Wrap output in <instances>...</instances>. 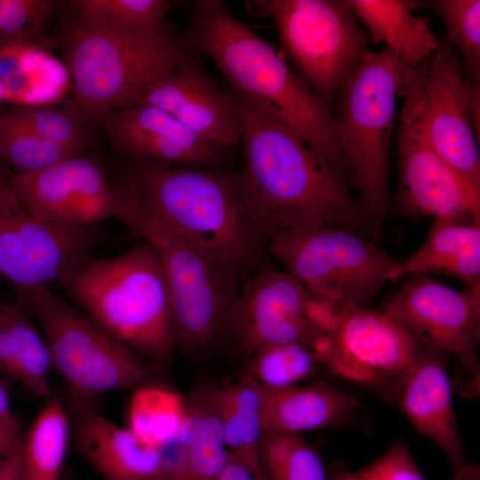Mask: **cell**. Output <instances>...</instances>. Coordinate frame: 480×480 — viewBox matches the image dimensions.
<instances>
[{
	"label": "cell",
	"mask_w": 480,
	"mask_h": 480,
	"mask_svg": "<svg viewBox=\"0 0 480 480\" xmlns=\"http://www.w3.org/2000/svg\"><path fill=\"white\" fill-rule=\"evenodd\" d=\"M233 92L241 127L240 172L252 218L267 239L322 226L345 228L365 237L380 236L349 187L318 163L281 116Z\"/></svg>",
	"instance_id": "1"
},
{
	"label": "cell",
	"mask_w": 480,
	"mask_h": 480,
	"mask_svg": "<svg viewBox=\"0 0 480 480\" xmlns=\"http://www.w3.org/2000/svg\"><path fill=\"white\" fill-rule=\"evenodd\" d=\"M134 218L223 259L245 279L262 266L267 237L254 221L240 170L132 163L121 183Z\"/></svg>",
	"instance_id": "2"
},
{
	"label": "cell",
	"mask_w": 480,
	"mask_h": 480,
	"mask_svg": "<svg viewBox=\"0 0 480 480\" xmlns=\"http://www.w3.org/2000/svg\"><path fill=\"white\" fill-rule=\"evenodd\" d=\"M233 85L281 116L305 140L318 163L350 187L332 108L290 67L275 47L219 0H198L182 35Z\"/></svg>",
	"instance_id": "3"
},
{
	"label": "cell",
	"mask_w": 480,
	"mask_h": 480,
	"mask_svg": "<svg viewBox=\"0 0 480 480\" xmlns=\"http://www.w3.org/2000/svg\"><path fill=\"white\" fill-rule=\"evenodd\" d=\"M84 315L113 338L157 364L177 347L163 264L147 241L107 259H90L63 285Z\"/></svg>",
	"instance_id": "4"
},
{
	"label": "cell",
	"mask_w": 480,
	"mask_h": 480,
	"mask_svg": "<svg viewBox=\"0 0 480 480\" xmlns=\"http://www.w3.org/2000/svg\"><path fill=\"white\" fill-rule=\"evenodd\" d=\"M412 68L389 49L367 51L339 88L332 112L351 188L381 230L389 206V156L397 96Z\"/></svg>",
	"instance_id": "5"
},
{
	"label": "cell",
	"mask_w": 480,
	"mask_h": 480,
	"mask_svg": "<svg viewBox=\"0 0 480 480\" xmlns=\"http://www.w3.org/2000/svg\"><path fill=\"white\" fill-rule=\"evenodd\" d=\"M197 57L168 22L148 35L74 31L66 53L71 100L67 109L88 123L133 106L158 78Z\"/></svg>",
	"instance_id": "6"
},
{
	"label": "cell",
	"mask_w": 480,
	"mask_h": 480,
	"mask_svg": "<svg viewBox=\"0 0 480 480\" xmlns=\"http://www.w3.org/2000/svg\"><path fill=\"white\" fill-rule=\"evenodd\" d=\"M128 227L156 250L171 297L177 346L204 353L228 339L233 308L244 279L223 259L148 220Z\"/></svg>",
	"instance_id": "7"
},
{
	"label": "cell",
	"mask_w": 480,
	"mask_h": 480,
	"mask_svg": "<svg viewBox=\"0 0 480 480\" xmlns=\"http://www.w3.org/2000/svg\"><path fill=\"white\" fill-rule=\"evenodd\" d=\"M39 323L49 344L53 369L72 395L88 400L108 392L150 383V367L49 287L18 296Z\"/></svg>",
	"instance_id": "8"
},
{
	"label": "cell",
	"mask_w": 480,
	"mask_h": 480,
	"mask_svg": "<svg viewBox=\"0 0 480 480\" xmlns=\"http://www.w3.org/2000/svg\"><path fill=\"white\" fill-rule=\"evenodd\" d=\"M400 114L455 171L480 187V88L446 43L412 68Z\"/></svg>",
	"instance_id": "9"
},
{
	"label": "cell",
	"mask_w": 480,
	"mask_h": 480,
	"mask_svg": "<svg viewBox=\"0 0 480 480\" xmlns=\"http://www.w3.org/2000/svg\"><path fill=\"white\" fill-rule=\"evenodd\" d=\"M270 18L296 74L332 108L334 97L364 56L370 36L347 0H254Z\"/></svg>",
	"instance_id": "10"
},
{
	"label": "cell",
	"mask_w": 480,
	"mask_h": 480,
	"mask_svg": "<svg viewBox=\"0 0 480 480\" xmlns=\"http://www.w3.org/2000/svg\"><path fill=\"white\" fill-rule=\"evenodd\" d=\"M267 245L310 296L340 306L371 301L400 262L367 237L334 226L276 233Z\"/></svg>",
	"instance_id": "11"
},
{
	"label": "cell",
	"mask_w": 480,
	"mask_h": 480,
	"mask_svg": "<svg viewBox=\"0 0 480 480\" xmlns=\"http://www.w3.org/2000/svg\"><path fill=\"white\" fill-rule=\"evenodd\" d=\"M99 226L44 220L32 214L0 173V275L17 295L64 285L103 242Z\"/></svg>",
	"instance_id": "12"
},
{
	"label": "cell",
	"mask_w": 480,
	"mask_h": 480,
	"mask_svg": "<svg viewBox=\"0 0 480 480\" xmlns=\"http://www.w3.org/2000/svg\"><path fill=\"white\" fill-rule=\"evenodd\" d=\"M422 343L387 312L340 305L331 329L310 349L318 364L340 378L395 398Z\"/></svg>",
	"instance_id": "13"
},
{
	"label": "cell",
	"mask_w": 480,
	"mask_h": 480,
	"mask_svg": "<svg viewBox=\"0 0 480 480\" xmlns=\"http://www.w3.org/2000/svg\"><path fill=\"white\" fill-rule=\"evenodd\" d=\"M6 178L17 198L44 220L80 226L128 220L129 203L122 185H112L100 164L89 156L33 172H11Z\"/></svg>",
	"instance_id": "14"
},
{
	"label": "cell",
	"mask_w": 480,
	"mask_h": 480,
	"mask_svg": "<svg viewBox=\"0 0 480 480\" xmlns=\"http://www.w3.org/2000/svg\"><path fill=\"white\" fill-rule=\"evenodd\" d=\"M384 311L422 344L454 356L479 382V295L457 292L428 275H413L385 304Z\"/></svg>",
	"instance_id": "15"
},
{
	"label": "cell",
	"mask_w": 480,
	"mask_h": 480,
	"mask_svg": "<svg viewBox=\"0 0 480 480\" xmlns=\"http://www.w3.org/2000/svg\"><path fill=\"white\" fill-rule=\"evenodd\" d=\"M310 297L292 275L262 265L241 284L228 339L247 358L270 345L299 343L310 348L322 334L308 316Z\"/></svg>",
	"instance_id": "16"
},
{
	"label": "cell",
	"mask_w": 480,
	"mask_h": 480,
	"mask_svg": "<svg viewBox=\"0 0 480 480\" xmlns=\"http://www.w3.org/2000/svg\"><path fill=\"white\" fill-rule=\"evenodd\" d=\"M100 122L112 145L132 163L217 169L228 161L229 148L218 145L149 105L109 112Z\"/></svg>",
	"instance_id": "17"
},
{
	"label": "cell",
	"mask_w": 480,
	"mask_h": 480,
	"mask_svg": "<svg viewBox=\"0 0 480 480\" xmlns=\"http://www.w3.org/2000/svg\"><path fill=\"white\" fill-rule=\"evenodd\" d=\"M396 146L399 185L396 204L404 214L480 221V187L449 165L404 121L397 132Z\"/></svg>",
	"instance_id": "18"
},
{
	"label": "cell",
	"mask_w": 480,
	"mask_h": 480,
	"mask_svg": "<svg viewBox=\"0 0 480 480\" xmlns=\"http://www.w3.org/2000/svg\"><path fill=\"white\" fill-rule=\"evenodd\" d=\"M134 105L156 107L225 148L240 142L236 95L216 86L201 67L198 56L152 83Z\"/></svg>",
	"instance_id": "19"
},
{
	"label": "cell",
	"mask_w": 480,
	"mask_h": 480,
	"mask_svg": "<svg viewBox=\"0 0 480 480\" xmlns=\"http://www.w3.org/2000/svg\"><path fill=\"white\" fill-rule=\"evenodd\" d=\"M396 400L416 430L443 452L452 471L468 462L453 407L446 354L422 344Z\"/></svg>",
	"instance_id": "20"
},
{
	"label": "cell",
	"mask_w": 480,
	"mask_h": 480,
	"mask_svg": "<svg viewBox=\"0 0 480 480\" xmlns=\"http://www.w3.org/2000/svg\"><path fill=\"white\" fill-rule=\"evenodd\" d=\"M216 390L217 387L202 384L185 396L180 432L159 450L164 463L163 480H218L228 463Z\"/></svg>",
	"instance_id": "21"
},
{
	"label": "cell",
	"mask_w": 480,
	"mask_h": 480,
	"mask_svg": "<svg viewBox=\"0 0 480 480\" xmlns=\"http://www.w3.org/2000/svg\"><path fill=\"white\" fill-rule=\"evenodd\" d=\"M364 412L359 399L324 381L281 388H264V431L300 433L348 428L360 423Z\"/></svg>",
	"instance_id": "22"
},
{
	"label": "cell",
	"mask_w": 480,
	"mask_h": 480,
	"mask_svg": "<svg viewBox=\"0 0 480 480\" xmlns=\"http://www.w3.org/2000/svg\"><path fill=\"white\" fill-rule=\"evenodd\" d=\"M440 274L461 280L480 296V221L437 217L421 246L389 272L388 281L405 275Z\"/></svg>",
	"instance_id": "23"
},
{
	"label": "cell",
	"mask_w": 480,
	"mask_h": 480,
	"mask_svg": "<svg viewBox=\"0 0 480 480\" xmlns=\"http://www.w3.org/2000/svg\"><path fill=\"white\" fill-rule=\"evenodd\" d=\"M79 444L84 458L105 480L164 478L161 452L144 444L127 428L100 414L84 417Z\"/></svg>",
	"instance_id": "24"
},
{
	"label": "cell",
	"mask_w": 480,
	"mask_h": 480,
	"mask_svg": "<svg viewBox=\"0 0 480 480\" xmlns=\"http://www.w3.org/2000/svg\"><path fill=\"white\" fill-rule=\"evenodd\" d=\"M347 1L356 17L368 28V36L375 42H383L411 68L429 58L440 46L428 19L416 14L421 1Z\"/></svg>",
	"instance_id": "25"
},
{
	"label": "cell",
	"mask_w": 480,
	"mask_h": 480,
	"mask_svg": "<svg viewBox=\"0 0 480 480\" xmlns=\"http://www.w3.org/2000/svg\"><path fill=\"white\" fill-rule=\"evenodd\" d=\"M44 47L20 43L0 45L4 100L19 107H52L69 92L64 62Z\"/></svg>",
	"instance_id": "26"
},
{
	"label": "cell",
	"mask_w": 480,
	"mask_h": 480,
	"mask_svg": "<svg viewBox=\"0 0 480 480\" xmlns=\"http://www.w3.org/2000/svg\"><path fill=\"white\" fill-rule=\"evenodd\" d=\"M0 369L34 395L51 397L52 352L19 300L0 304Z\"/></svg>",
	"instance_id": "27"
},
{
	"label": "cell",
	"mask_w": 480,
	"mask_h": 480,
	"mask_svg": "<svg viewBox=\"0 0 480 480\" xmlns=\"http://www.w3.org/2000/svg\"><path fill=\"white\" fill-rule=\"evenodd\" d=\"M264 388L249 375L217 388L216 404L229 455L255 476H264L259 456Z\"/></svg>",
	"instance_id": "28"
},
{
	"label": "cell",
	"mask_w": 480,
	"mask_h": 480,
	"mask_svg": "<svg viewBox=\"0 0 480 480\" xmlns=\"http://www.w3.org/2000/svg\"><path fill=\"white\" fill-rule=\"evenodd\" d=\"M185 417V396L150 382L133 389L127 428L144 444L160 450L179 435Z\"/></svg>",
	"instance_id": "29"
},
{
	"label": "cell",
	"mask_w": 480,
	"mask_h": 480,
	"mask_svg": "<svg viewBox=\"0 0 480 480\" xmlns=\"http://www.w3.org/2000/svg\"><path fill=\"white\" fill-rule=\"evenodd\" d=\"M69 441V420L62 403L48 398L21 440L28 480H61Z\"/></svg>",
	"instance_id": "30"
},
{
	"label": "cell",
	"mask_w": 480,
	"mask_h": 480,
	"mask_svg": "<svg viewBox=\"0 0 480 480\" xmlns=\"http://www.w3.org/2000/svg\"><path fill=\"white\" fill-rule=\"evenodd\" d=\"M75 4L86 29L108 35L157 32L175 2L169 0H78Z\"/></svg>",
	"instance_id": "31"
},
{
	"label": "cell",
	"mask_w": 480,
	"mask_h": 480,
	"mask_svg": "<svg viewBox=\"0 0 480 480\" xmlns=\"http://www.w3.org/2000/svg\"><path fill=\"white\" fill-rule=\"evenodd\" d=\"M268 480H326L327 469L300 433L266 430L259 450Z\"/></svg>",
	"instance_id": "32"
},
{
	"label": "cell",
	"mask_w": 480,
	"mask_h": 480,
	"mask_svg": "<svg viewBox=\"0 0 480 480\" xmlns=\"http://www.w3.org/2000/svg\"><path fill=\"white\" fill-rule=\"evenodd\" d=\"M75 156H78L40 137L10 113L0 116V159L14 172L40 171Z\"/></svg>",
	"instance_id": "33"
},
{
	"label": "cell",
	"mask_w": 480,
	"mask_h": 480,
	"mask_svg": "<svg viewBox=\"0 0 480 480\" xmlns=\"http://www.w3.org/2000/svg\"><path fill=\"white\" fill-rule=\"evenodd\" d=\"M441 19L448 40L461 56L468 79L480 88V1L432 0L421 2Z\"/></svg>",
	"instance_id": "34"
},
{
	"label": "cell",
	"mask_w": 480,
	"mask_h": 480,
	"mask_svg": "<svg viewBox=\"0 0 480 480\" xmlns=\"http://www.w3.org/2000/svg\"><path fill=\"white\" fill-rule=\"evenodd\" d=\"M247 360L245 374L267 388L296 385L312 375L318 364L311 349L299 343L267 346Z\"/></svg>",
	"instance_id": "35"
},
{
	"label": "cell",
	"mask_w": 480,
	"mask_h": 480,
	"mask_svg": "<svg viewBox=\"0 0 480 480\" xmlns=\"http://www.w3.org/2000/svg\"><path fill=\"white\" fill-rule=\"evenodd\" d=\"M9 113L40 137L76 156L83 155L94 142L88 123L68 110L36 106L18 107Z\"/></svg>",
	"instance_id": "36"
},
{
	"label": "cell",
	"mask_w": 480,
	"mask_h": 480,
	"mask_svg": "<svg viewBox=\"0 0 480 480\" xmlns=\"http://www.w3.org/2000/svg\"><path fill=\"white\" fill-rule=\"evenodd\" d=\"M56 2L52 0H7L0 34V45H42L43 35Z\"/></svg>",
	"instance_id": "37"
},
{
	"label": "cell",
	"mask_w": 480,
	"mask_h": 480,
	"mask_svg": "<svg viewBox=\"0 0 480 480\" xmlns=\"http://www.w3.org/2000/svg\"><path fill=\"white\" fill-rule=\"evenodd\" d=\"M326 480H427L407 444L397 439L380 457L357 470L327 471Z\"/></svg>",
	"instance_id": "38"
},
{
	"label": "cell",
	"mask_w": 480,
	"mask_h": 480,
	"mask_svg": "<svg viewBox=\"0 0 480 480\" xmlns=\"http://www.w3.org/2000/svg\"><path fill=\"white\" fill-rule=\"evenodd\" d=\"M0 480H28L21 455V442L10 453L0 457Z\"/></svg>",
	"instance_id": "39"
},
{
	"label": "cell",
	"mask_w": 480,
	"mask_h": 480,
	"mask_svg": "<svg viewBox=\"0 0 480 480\" xmlns=\"http://www.w3.org/2000/svg\"><path fill=\"white\" fill-rule=\"evenodd\" d=\"M218 480H268L264 476H255L245 465L235 458H229Z\"/></svg>",
	"instance_id": "40"
},
{
	"label": "cell",
	"mask_w": 480,
	"mask_h": 480,
	"mask_svg": "<svg viewBox=\"0 0 480 480\" xmlns=\"http://www.w3.org/2000/svg\"><path fill=\"white\" fill-rule=\"evenodd\" d=\"M0 424L21 431L20 424L12 412L8 388L0 380Z\"/></svg>",
	"instance_id": "41"
},
{
	"label": "cell",
	"mask_w": 480,
	"mask_h": 480,
	"mask_svg": "<svg viewBox=\"0 0 480 480\" xmlns=\"http://www.w3.org/2000/svg\"><path fill=\"white\" fill-rule=\"evenodd\" d=\"M21 440V431L0 424V457L12 452Z\"/></svg>",
	"instance_id": "42"
},
{
	"label": "cell",
	"mask_w": 480,
	"mask_h": 480,
	"mask_svg": "<svg viewBox=\"0 0 480 480\" xmlns=\"http://www.w3.org/2000/svg\"><path fill=\"white\" fill-rule=\"evenodd\" d=\"M452 480H480V469L469 462L453 471Z\"/></svg>",
	"instance_id": "43"
},
{
	"label": "cell",
	"mask_w": 480,
	"mask_h": 480,
	"mask_svg": "<svg viewBox=\"0 0 480 480\" xmlns=\"http://www.w3.org/2000/svg\"><path fill=\"white\" fill-rule=\"evenodd\" d=\"M7 0H0V34L2 30L3 19L6 8Z\"/></svg>",
	"instance_id": "44"
},
{
	"label": "cell",
	"mask_w": 480,
	"mask_h": 480,
	"mask_svg": "<svg viewBox=\"0 0 480 480\" xmlns=\"http://www.w3.org/2000/svg\"><path fill=\"white\" fill-rule=\"evenodd\" d=\"M4 100V91L0 83V103Z\"/></svg>",
	"instance_id": "45"
}]
</instances>
